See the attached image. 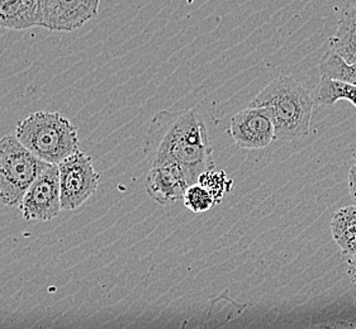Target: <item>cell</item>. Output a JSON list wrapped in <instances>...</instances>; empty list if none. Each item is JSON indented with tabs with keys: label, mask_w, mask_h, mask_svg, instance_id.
I'll return each instance as SVG.
<instances>
[{
	"label": "cell",
	"mask_w": 356,
	"mask_h": 329,
	"mask_svg": "<svg viewBox=\"0 0 356 329\" xmlns=\"http://www.w3.org/2000/svg\"><path fill=\"white\" fill-rule=\"evenodd\" d=\"M354 160H355V162H356V152H355V155H354Z\"/></svg>",
	"instance_id": "ffe728a7"
},
{
	"label": "cell",
	"mask_w": 356,
	"mask_h": 329,
	"mask_svg": "<svg viewBox=\"0 0 356 329\" xmlns=\"http://www.w3.org/2000/svg\"><path fill=\"white\" fill-rule=\"evenodd\" d=\"M354 62H356V58H355V60H354ZM351 64H353V62H351Z\"/></svg>",
	"instance_id": "44dd1931"
},
{
	"label": "cell",
	"mask_w": 356,
	"mask_h": 329,
	"mask_svg": "<svg viewBox=\"0 0 356 329\" xmlns=\"http://www.w3.org/2000/svg\"><path fill=\"white\" fill-rule=\"evenodd\" d=\"M330 228L342 253L349 258L356 256V205L337 210L331 219Z\"/></svg>",
	"instance_id": "7c38bea8"
},
{
	"label": "cell",
	"mask_w": 356,
	"mask_h": 329,
	"mask_svg": "<svg viewBox=\"0 0 356 329\" xmlns=\"http://www.w3.org/2000/svg\"><path fill=\"white\" fill-rule=\"evenodd\" d=\"M197 184L203 186L213 196L214 201L221 203L223 196L232 190L234 180L228 178L225 170H217L216 167L208 171H204L200 178Z\"/></svg>",
	"instance_id": "9a60e30c"
},
{
	"label": "cell",
	"mask_w": 356,
	"mask_h": 329,
	"mask_svg": "<svg viewBox=\"0 0 356 329\" xmlns=\"http://www.w3.org/2000/svg\"><path fill=\"white\" fill-rule=\"evenodd\" d=\"M50 164L36 158L17 140L6 135L0 140V203L19 205L24 194Z\"/></svg>",
	"instance_id": "277c9868"
},
{
	"label": "cell",
	"mask_w": 356,
	"mask_h": 329,
	"mask_svg": "<svg viewBox=\"0 0 356 329\" xmlns=\"http://www.w3.org/2000/svg\"><path fill=\"white\" fill-rule=\"evenodd\" d=\"M250 107L268 109L278 141L293 142L309 135L314 95L298 80L285 75L273 80L251 101Z\"/></svg>",
	"instance_id": "7a4b0ae2"
},
{
	"label": "cell",
	"mask_w": 356,
	"mask_h": 329,
	"mask_svg": "<svg viewBox=\"0 0 356 329\" xmlns=\"http://www.w3.org/2000/svg\"><path fill=\"white\" fill-rule=\"evenodd\" d=\"M317 329H356L355 327L351 326H327V327H321Z\"/></svg>",
	"instance_id": "d6986e66"
},
{
	"label": "cell",
	"mask_w": 356,
	"mask_h": 329,
	"mask_svg": "<svg viewBox=\"0 0 356 329\" xmlns=\"http://www.w3.org/2000/svg\"><path fill=\"white\" fill-rule=\"evenodd\" d=\"M27 221H51L63 210L57 164H50L24 194L19 204Z\"/></svg>",
	"instance_id": "52a82bcc"
},
{
	"label": "cell",
	"mask_w": 356,
	"mask_h": 329,
	"mask_svg": "<svg viewBox=\"0 0 356 329\" xmlns=\"http://www.w3.org/2000/svg\"><path fill=\"white\" fill-rule=\"evenodd\" d=\"M348 183H349V192L351 196L356 201V164L349 170L348 175Z\"/></svg>",
	"instance_id": "e0dca14e"
},
{
	"label": "cell",
	"mask_w": 356,
	"mask_h": 329,
	"mask_svg": "<svg viewBox=\"0 0 356 329\" xmlns=\"http://www.w3.org/2000/svg\"><path fill=\"white\" fill-rule=\"evenodd\" d=\"M37 26V0H0V28H32Z\"/></svg>",
	"instance_id": "8fae6325"
},
{
	"label": "cell",
	"mask_w": 356,
	"mask_h": 329,
	"mask_svg": "<svg viewBox=\"0 0 356 329\" xmlns=\"http://www.w3.org/2000/svg\"><path fill=\"white\" fill-rule=\"evenodd\" d=\"M321 78L339 80L356 86V62L349 64L334 51H328L320 60Z\"/></svg>",
	"instance_id": "5bb4252c"
},
{
	"label": "cell",
	"mask_w": 356,
	"mask_h": 329,
	"mask_svg": "<svg viewBox=\"0 0 356 329\" xmlns=\"http://www.w3.org/2000/svg\"><path fill=\"white\" fill-rule=\"evenodd\" d=\"M100 0H37V26L72 32L98 15Z\"/></svg>",
	"instance_id": "8992f818"
},
{
	"label": "cell",
	"mask_w": 356,
	"mask_h": 329,
	"mask_svg": "<svg viewBox=\"0 0 356 329\" xmlns=\"http://www.w3.org/2000/svg\"><path fill=\"white\" fill-rule=\"evenodd\" d=\"M183 201L186 208L192 210L193 213L208 212L217 204L211 193L200 184H193L186 189Z\"/></svg>",
	"instance_id": "2e32d148"
},
{
	"label": "cell",
	"mask_w": 356,
	"mask_h": 329,
	"mask_svg": "<svg viewBox=\"0 0 356 329\" xmlns=\"http://www.w3.org/2000/svg\"><path fill=\"white\" fill-rule=\"evenodd\" d=\"M355 307H356V299H355Z\"/></svg>",
	"instance_id": "7402d4cb"
},
{
	"label": "cell",
	"mask_w": 356,
	"mask_h": 329,
	"mask_svg": "<svg viewBox=\"0 0 356 329\" xmlns=\"http://www.w3.org/2000/svg\"><path fill=\"white\" fill-rule=\"evenodd\" d=\"M348 265H349V269H348V273H349L350 278H351V280L355 282L356 285V256L349 258V261H348Z\"/></svg>",
	"instance_id": "ac0fdd59"
},
{
	"label": "cell",
	"mask_w": 356,
	"mask_h": 329,
	"mask_svg": "<svg viewBox=\"0 0 356 329\" xmlns=\"http://www.w3.org/2000/svg\"><path fill=\"white\" fill-rule=\"evenodd\" d=\"M58 167L61 208L63 210H76L81 207L99 186L100 176L94 169L93 158L78 151L66 158Z\"/></svg>",
	"instance_id": "5b68a950"
},
{
	"label": "cell",
	"mask_w": 356,
	"mask_h": 329,
	"mask_svg": "<svg viewBox=\"0 0 356 329\" xmlns=\"http://www.w3.org/2000/svg\"><path fill=\"white\" fill-rule=\"evenodd\" d=\"M227 133L243 150H263L275 140V129L268 109L250 106L231 118Z\"/></svg>",
	"instance_id": "ba28073f"
},
{
	"label": "cell",
	"mask_w": 356,
	"mask_h": 329,
	"mask_svg": "<svg viewBox=\"0 0 356 329\" xmlns=\"http://www.w3.org/2000/svg\"><path fill=\"white\" fill-rule=\"evenodd\" d=\"M314 104L331 107L336 101H348L356 108V86L339 80L321 78L314 93Z\"/></svg>",
	"instance_id": "4fadbf2b"
},
{
	"label": "cell",
	"mask_w": 356,
	"mask_h": 329,
	"mask_svg": "<svg viewBox=\"0 0 356 329\" xmlns=\"http://www.w3.org/2000/svg\"><path fill=\"white\" fill-rule=\"evenodd\" d=\"M146 192L157 204L166 205L183 201L186 189L191 186L186 172L175 164L151 167L146 176Z\"/></svg>",
	"instance_id": "9c48e42d"
},
{
	"label": "cell",
	"mask_w": 356,
	"mask_h": 329,
	"mask_svg": "<svg viewBox=\"0 0 356 329\" xmlns=\"http://www.w3.org/2000/svg\"><path fill=\"white\" fill-rule=\"evenodd\" d=\"M151 167L175 164L186 172L191 185L214 169L213 147L203 115L194 108L163 110L152 117L143 142Z\"/></svg>",
	"instance_id": "6da1fadb"
},
{
	"label": "cell",
	"mask_w": 356,
	"mask_h": 329,
	"mask_svg": "<svg viewBox=\"0 0 356 329\" xmlns=\"http://www.w3.org/2000/svg\"><path fill=\"white\" fill-rule=\"evenodd\" d=\"M331 51L340 55L346 62L356 58V0H346L335 35L330 38Z\"/></svg>",
	"instance_id": "30bf717a"
},
{
	"label": "cell",
	"mask_w": 356,
	"mask_h": 329,
	"mask_svg": "<svg viewBox=\"0 0 356 329\" xmlns=\"http://www.w3.org/2000/svg\"><path fill=\"white\" fill-rule=\"evenodd\" d=\"M15 137L36 158L60 164L80 151L76 126L60 112H36L19 121Z\"/></svg>",
	"instance_id": "3957f363"
}]
</instances>
